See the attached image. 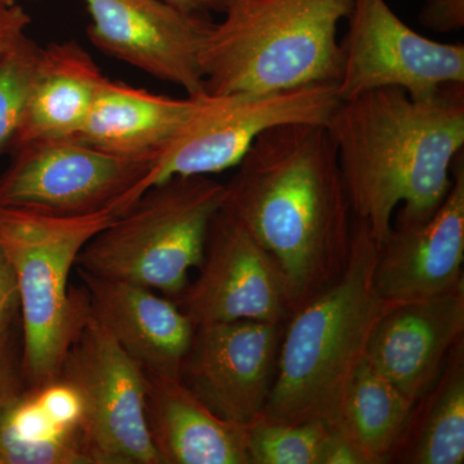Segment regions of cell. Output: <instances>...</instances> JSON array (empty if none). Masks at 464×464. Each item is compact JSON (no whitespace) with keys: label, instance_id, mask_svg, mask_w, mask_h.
<instances>
[{"label":"cell","instance_id":"cell-21","mask_svg":"<svg viewBox=\"0 0 464 464\" xmlns=\"http://www.w3.org/2000/svg\"><path fill=\"white\" fill-rule=\"evenodd\" d=\"M413 404L364 362L348 387L334 429L356 445L368 464H386Z\"/></svg>","mask_w":464,"mask_h":464},{"label":"cell","instance_id":"cell-30","mask_svg":"<svg viewBox=\"0 0 464 464\" xmlns=\"http://www.w3.org/2000/svg\"><path fill=\"white\" fill-rule=\"evenodd\" d=\"M18 308V292L14 268L0 246V323L14 320Z\"/></svg>","mask_w":464,"mask_h":464},{"label":"cell","instance_id":"cell-20","mask_svg":"<svg viewBox=\"0 0 464 464\" xmlns=\"http://www.w3.org/2000/svg\"><path fill=\"white\" fill-rule=\"evenodd\" d=\"M464 462V340L449 355L438 380L415 400L389 463Z\"/></svg>","mask_w":464,"mask_h":464},{"label":"cell","instance_id":"cell-10","mask_svg":"<svg viewBox=\"0 0 464 464\" xmlns=\"http://www.w3.org/2000/svg\"><path fill=\"white\" fill-rule=\"evenodd\" d=\"M341 44V101L399 88L426 99L447 85H464V45L426 38L406 25L386 0H353Z\"/></svg>","mask_w":464,"mask_h":464},{"label":"cell","instance_id":"cell-28","mask_svg":"<svg viewBox=\"0 0 464 464\" xmlns=\"http://www.w3.org/2000/svg\"><path fill=\"white\" fill-rule=\"evenodd\" d=\"M32 18L18 3L0 2V58L26 38Z\"/></svg>","mask_w":464,"mask_h":464},{"label":"cell","instance_id":"cell-19","mask_svg":"<svg viewBox=\"0 0 464 464\" xmlns=\"http://www.w3.org/2000/svg\"><path fill=\"white\" fill-rule=\"evenodd\" d=\"M195 105L197 96L173 99L106 79L75 139L119 157H159Z\"/></svg>","mask_w":464,"mask_h":464},{"label":"cell","instance_id":"cell-3","mask_svg":"<svg viewBox=\"0 0 464 464\" xmlns=\"http://www.w3.org/2000/svg\"><path fill=\"white\" fill-rule=\"evenodd\" d=\"M378 252L380 246L366 226L353 221L343 273L284 325L264 417L337 426L348 387L365 362L372 333L381 317L396 306L384 302L375 289Z\"/></svg>","mask_w":464,"mask_h":464},{"label":"cell","instance_id":"cell-5","mask_svg":"<svg viewBox=\"0 0 464 464\" xmlns=\"http://www.w3.org/2000/svg\"><path fill=\"white\" fill-rule=\"evenodd\" d=\"M125 210L61 217L0 204V246L16 277L29 389L60 378L67 351L91 316L87 293L70 285V274L88 241Z\"/></svg>","mask_w":464,"mask_h":464},{"label":"cell","instance_id":"cell-18","mask_svg":"<svg viewBox=\"0 0 464 464\" xmlns=\"http://www.w3.org/2000/svg\"><path fill=\"white\" fill-rule=\"evenodd\" d=\"M106 79L78 42L42 48L8 154L29 143L75 139Z\"/></svg>","mask_w":464,"mask_h":464},{"label":"cell","instance_id":"cell-8","mask_svg":"<svg viewBox=\"0 0 464 464\" xmlns=\"http://www.w3.org/2000/svg\"><path fill=\"white\" fill-rule=\"evenodd\" d=\"M58 380L81 399L79 439L92 464H161L146 420L145 371L92 314Z\"/></svg>","mask_w":464,"mask_h":464},{"label":"cell","instance_id":"cell-32","mask_svg":"<svg viewBox=\"0 0 464 464\" xmlns=\"http://www.w3.org/2000/svg\"><path fill=\"white\" fill-rule=\"evenodd\" d=\"M228 2H231V0H219V5H221L222 11H224V8Z\"/></svg>","mask_w":464,"mask_h":464},{"label":"cell","instance_id":"cell-27","mask_svg":"<svg viewBox=\"0 0 464 464\" xmlns=\"http://www.w3.org/2000/svg\"><path fill=\"white\" fill-rule=\"evenodd\" d=\"M420 20L433 32H458L464 26V0H427Z\"/></svg>","mask_w":464,"mask_h":464},{"label":"cell","instance_id":"cell-16","mask_svg":"<svg viewBox=\"0 0 464 464\" xmlns=\"http://www.w3.org/2000/svg\"><path fill=\"white\" fill-rule=\"evenodd\" d=\"M92 316L102 324L143 371L179 378L194 325L154 290L78 270Z\"/></svg>","mask_w":464,"mask_h":464},{"label":"cell","instance_id":"cell-31","mask_svg":"<svg viewBox=\"0 0 464 464\" xmlns=\"http://www.w3.org/2000/svg\"><path fill=\"white\" fill-rule=\"evenodd\" d=\"M186 14L206 16L209 11H222L219 0H163Z\"/></svg>","mask_w":464,"mask_h":464},{"label":"cell","instance_id":"cell-24","mask_svg":"<svg viewBox=\"0 0 464 464\" xmlns=\"http://www.w3.org/2000/svg\"><path fill=\"white\" fill-rule=\"evenodd\" d=\"M41 51L42 47L26 36L0 58V155L8 154L16 137Z\"/></svg>","mask_w":464,"mask_h":464},{"label":"cell","instance_id":"cell-7","mask_svg":"<svg viewBox=\"0 0 464 464\" xmlns=\"http://www.w3.org/2000/svg\"><path fill=\"white\" fill-rule=\"evenodd\" d=\"M335 83L293 90L198 94L197 105L161 150L145 188L177 176H213L235 168L277 125L328 123L340 105Z\"/></svg>","mask_w":464,"mask_h":464},{"label":"cell","instance_id":"cell-13","mask_svg":"<svg viewBox=\"0 0 464 464\" xmlns=\"http://www.w3.org/2000/svg\"><path fill=\"white\" fill-rule=\"evenodd\" d=\"M284 325L237 320L198 326L179 378L219 417L252 422L273 390Z\"/></svg>","mask_w":464,"mask_h":464},{"label":"cell","instance_id":"cell-29","mask_svg":"<svg viewBox=\"0 0 464 464\" xmlns=\"http://www.w3.org/2000/svg\"><path fill=\"white\" fill-rule=\"evenodd\" d=\"M320 464H368V460L340 430L331 429Z\"/></svg>","mask_w":464,"mask_h":464},{"label":"cell","instance_id":"cell-25","mask_svg":"<svg viewBox=\"0 0 464 464\" xmlns=\"http://www.w3.org/2000/svg\"><path fill=\"white\" fill-rule=\"evenodd\" d=\"M14 319L0 323V420L29 389L14 340Z\"/></svg>","mask_w":464,"mask_h":464},{"label":"cell","instance_id":"cell-9","mask_svg":"<svg viewBox=\"0 0 464 464\" xmlns=\"http://www.w3.org/2000/svg\"><path fill=\"white\" fill-rule=\"evenodd\" d=\"M11 157L0 204L61 217L128 209L146 191L158 159L119 157L76 139L29 143Z\"/></svg>","mask_w":464,"mask_h":464},{"label":"cell","instance_id":"cell-11","mask_svg":"<svg viewBox=\"0 0 464 464\" xmlns=\"http://www.w3.org/2000/svg\"><path fill=\"white\" fill-rule=\"evenodd\" d=\"M197 270L173 299L194 328L237 320L285 324L292 315L279 265L221 209L210 222Z\"/></svg>","mask_w":464,"mask_h":464},{"label":"cell","instance_id":"cell-26","mask_svg":"<svg viewBox=\"0 0 464 464\" xmlns=\"http://www.w3.org/2000/svg\"><path fill=\"white\" fill-rule=\"evenodd\" d=\"M32 390L52 422L61 429L78 432L82 417L81 399L70 384L57 380Z\"/></svg>","mask_w":464,"mask_h":464},{"label":"cell","instance_id":"cell-4","mask_svg":"<svg viewBox=\"0 0 464 464\" xmlns=\"http://www.w3.org/2000/svg\"><path fill=\"white\" fill-rule=\"evenodd\" d=\"M353 0H231L201 51L206 92H277L335 83L338 26Z\"/></svg>","mask_w":464,"mask_h":464},{"label":"cell","instance_id":"cell-6","mask_svg":"<svg viewBox=\"0 0 464 464\" xmlns=\"http://www.w3.org/2000/svg\"><path fill=\"white\" fill-rule=\"evenodd\" d=\"M224 183L177 176L151 186L79 253L78 270L176 299L203 258Z\"/></svg>","mask_w":464,"mask_h":464},{"label":"cell","instance_id":"cell-23","mask_svg":"<svg viewBox=\"0 0 464 464\" xmlns=\"http://www.w3.org/2000/svg\"><path fill=\"white\" fill-rule=\"evenodd\" d=\"M329 432L322 422H279L259 414L246 424L250 464H320Z\"/></svg>","mask_w":464,"mask_h":464},{"label":"cell","instance_id":"cell-1","mask_svg":"<svg viewBox=\"0 0 464 464\" xmlns=\"http://www.w3.org/2000/svg\"><path fill=\"white\" fill-rule=\"evenodd\" d=\"M235 168L221 210L273 256L295 313L350 257L353 216L331 134L325 124L277 125Z\"/></svg>","mask_w":464,"mask_h":464},{"label":"cell","instance_id":"cell-14","mask_svg":"<svg viewBox=\"0 0 464 464\" xmlns=\"http://www.w3.org/2000/svg\"><path fill=\"white\" fill-rule=\"evenodd\" d=\"M463 152L447 198L427 219L396 221L374 268L378 295L390 304L424 301L464 284Z\"/></svg>","mask_w":464,"mask_h":464},{"label":"cell","instance_id":"cell-2","mask_svg":"<svg viewBox=\"0 0 464 464\" xmlns=\"http://www.w3.org/2000/svg\"><path fill=\"white\" fill-rule=\"evenodd\" d=\"M353 221L381 246L396 221L429 218L447 198L464 148V85L426 99L399 88L341 101L325 125Z\"/></svg>","mask_w":464,"mask_h":464},{"label":"cell","instance_id":"cell-12","mask_svg":"<svg viewBox=\"0 0 464 464\" xmlns=\"http://www.w3.org/2000/svg\"><path fill=\"white\" fill-rule=\"evenodd\" d=\"M90 14L88 38L103 53L188 96L206 92L201 51L212 23L163 0H82Z\"/></svg>","mask_w":464,"mask_h":464},{"label":"cell","instance_id":"cell-33","mask_svg":"<svg viewBox=\"0 0 464 464\" xmlns=\"http://www.w3.org/2000/svg\"><path fill=\"white\" fill-rule=\"evenodd\" d=\"M0 2H5V3H16L17 0H0Z\"/></svg>","mask_w":464,"mask_h":464},{"label":"cell","instance_id":"cell-17","mask_svg":"<svg viewBox=\"0 0 464 464\" xmlns=\"http://www.w3.org/2000/svg\"><path fill=\"white\" fill-rule=\"evenodd\" d=\"M145 405L161 464H250L246 424L217 415L181 378L145 371Z\"/></svg>","mask_w":464,"mask_h":464},{"label":"cell","instance_id":"cell-22","mask_svg":"<svg viewBox=\"0 0 464 464\" xmlns=\"http://www.w3.org/2000/svg\"><path fill=\"white\" fill-rule=\"evenodd\" d=\"M0 464H92L79 433L56 426L34 390L0 420Z\"/></svg>","mask_w":464,"mask_h":464},{"label":"cell","instance_id":"cell-15","mask_svg":"<svg viewBox=\"0 0 464 464\" xmlns=\"http://www.w3.org/2000/svg\"><path fill=\"white\" fill-rule=\"evenodd\" d=\"M464 340V284L424 301L391 307L375 325L365 362L415 401L438 380Z\"/></svg>","mask_w":464,"mask_h":464}]
</instances>
